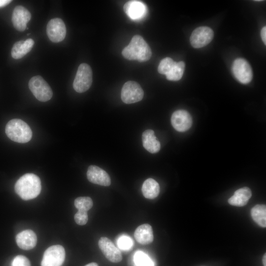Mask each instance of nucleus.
<instances>
[{
	"instance_id": "nucleus-1",
	"label": "nucleus",
	"mask_w": 266,
	"mask_h": 266,
	"mask_svg": "<svg viewBox=\"0 0 266 266\" xmlns=\"http://www.w3.org/2000/svg\"><path fill=\"white\" fill-rule=\"evenodd\" d=\"M15 191L24 200H29L37 197L41 190V181L33 173H26L16 181Z\"/></svg>"
},
{
	"instance_id": "nucleus-2",
	"label": "nucleus",
	"mask_w": 266,
	"mask_h": 266,
	"mask_svg": "<svg viewBox=\"0 0 266 266\" xmlns=\"http://www.w3.org/2000/svg\"><path fill=\"white\" fill-rule=\"evenodd\" d=\"M122 54L126 59L143 62L150 59L152 51L141 36L135 35L132 37L129 44L124 48Z\"/></svg>"
},
{
	"instance_id": "nucleus-3",
	"label": "nucleus",
	"mask_w": 266,
	"mask_h": 266,
	"mask_svg": "<svg viewBox=\"0 0 266 266\" xmlns=\"http://www.w3.org/2000/svg\"><path fill=\"white\" fill-rule=\"evenodd\" d=\"M5 133L11 140L21 143L29 142L32 137V131L29 126L19 119H12L7 123Z\"/></svg>"
},
{
	"instance_id": "nucleus-4",
	"label": "nucleus",
	"mask_w": 266,
	"mask_h": 266,
	"mask_svg": "<svg viewBox=\"0 0 266 266\" xmlns=\"http://www.w3.org/2000/svg\"><path fill=\"white\" fill-rule=\"evenodd\" d=\"M29 87L33 96L40 101H47L52 97L53 92L51 87L39 75L31 78L29 82Z\"/></svg>"
},
{
	"instance_id": "nucleus-5",
	"label": "nucleus",
	"mask_w": 266,
	"mask_h": 266,
	"mask_svg": "<svg viewBox=\"0 0 266 266\" xmlns=\"http://www.w3.org/2000/svg\"><path fill=\"white\" fill-rule=\"evenodd\" d=\"M92 81L93 73L90 66L85 63L80 64L73 82L74 90L79 93L86 92L90 88Z\"/></svg>"
},
{
	"instance_id": "nucleus-6",
	"label": "nucleus",
	"mask_w": 266,
	"mask_h": 266,
	"mask_svg": "<svg viewBox=\"0 0 266 266\" xmlns=\"http://www.w3.org/2000/svg\"><path fill=\"white\" fill-rule=\"evenodd\" d=\"M65 250L62 246H51L45 251L41 266H62L65 259Z\"/></svg>"
},
{
	"instance_id": "nucleus-7",
	"label": "nucleus",
	"mask_w": 266,
	"mask_h": 266,
	"mask_svg": "<svg viewBox=\"0 0 266 266\" xmlns=\"http://www.w3.org/2000/svg\"><path fill=\"white\" fill-rule=\"evenodd\" d=\"M143 96L144 92L142 88L135 81H127L122 88L121 97L125 103L131 104L140 101Z\"/></svg>"
},
{
	"instance_id": "nucleus-8",
	"label": "nucleus",
	"mask_w": 266,
	"mask_h": 266,
	"mask_svg": "<svg viewBox=\"0 0 266 266\" xmlns=\"http://www.w3.org/2000/svg\"><path fill=\"white\" fill-rule=\"evenodd\" d=\"M232 72L236 79L242 84H248L252 79V68L246 60L237 58L232 66Z\"/></svg>"
},
{
	"instance_id": "nucleus-9",
	"label": "nucleus",
	"mask_w": 266,
	"mask_h": 266,
	"mask_svg": "<svg viewBox=\"0 0 266 266\" xmlns=\"http://www.w3.org/2000/svg\"><path fill=\"white\" fill-rule=\"evenodd\" d=\"M214 33L212 30L208 27H200L192 33L190 41L192 46L196 48L204 47L212 40Z\"/></svg>"
},
{
	"instance_id": "nucleus-10",
	"label": "nucleus",
	"mask_w": 266,
	"mask_h": 266,
	"mask_svg": "<svg viewBox=\"0 0 266 266\" xmlns=\"http://www.w3.org/2000/svg\"><path fill=\"white\" fill-rule=\"evenodd\" d=\"M66 27L60 18L51 19L46 27V33L49 39L55 43L63 41L66 35Z\"/></svg>"
},
{
	"instance_id": "nucleus-11",
	"label": "nucleus",
	"mask_w": 266,
	"mask_h": 266,
	"mask_svg": "<svg viewBox=\"0 0 266 266\" xmlns=\"http://www.w3.org/2000/svg\"><path fill=\"white\" fill-rule=\"evenodd\" d=\"M100 249L104 256L112 263H119L122 259L120 250L116 247L108 238L101 237L98 242Z\"/></svg>"
},
{
	"instance_id": "nucleus-12",
	"label": "nucleus",
	"mask_w": 266,
	"mask_h": 266,
	"mask_svg": "<svg viewBox=\"0 0 266 266\" xmlns=\"http://www.w3.org/2000/svg\"><path fill=\"white\" fill-rule=\"evenodd\" d=\"M192 122L191 115L185 110H178L174 111L171 117L172 127L179 132L188 130L192 126Z\"/></svg>"
},
{
	"instance_id": "nucleus-13",
	"label": "nucleus",
	"mask_w": 266,
	"mask_h": 266,
	"mask_svg": "<svg viewBox=\"0 0 266 266\" xmlns=\"http://www.w3.org/2000/svg\"><path fill=\"white\" fill-rule=\"evenodd\" d=\"M31 18V13L24 6L18 5L14 8L12 15V22L17 30L24 31Z\"/></svg>"
},
{
	"instance_id": "nucleus-14",
	"label": "nucleus",
	"mask_w": 266,
	"mask_h": 266,
	"mask_svg": "<svg viewBox=\"0 0 266 266\" xmlns=\"http://www.w3.org/2000/svg\"><path fill=\"white\" fill-rule=\"evenodd\" d=\"M88 180L94 184L103 186H109L111 184L110 178L108 173L100 167L91 165L87 172Z\"/></svg>"
},
{
	"instance_id": "nucleus-15",
	"label": "nucleus",
	"mask_w": 266,
	"mask_h": 266,
	"mask_svg": "<svg viewBox=\"0 0 266 266\" xmlns=\"http://www.w3.org/2000/svg\"><path fill=\"white\" fill-rule=\"evenodd\" d=\"M17 245L23 250H28L35 247L37 242L35 233L31 230L23 231L16 236Z\"/></svg>"
},
{
	"instance_id": "nucleus-16",
	"label": "nucleus",
	"mask_w": 266,
	"mask_h": 266,
	"mask_svg": "<svg viewBox=\"0 0 266 266\" xmlns=\"http://www.w3.org/2000/svg\"><path fill=\"white\" fill-rule=\"evenodd\" d=\"M124 10L130 18L136 20L144 16L147 9L145 5L141 1L130 0L124 4Z\"/></svg>"
},
{
	"instance_id": "nucleus-17",
	"label": "nucleus",
	"mask_w": 266,
	"mask_h": 266,
	"mask_svg": "<svg viewBox=\"0 0 266 266\" xmlns=\"http://www.w3.org/2000/svg\"><path fill=\"white\" fill-rule=\"evenodd\" d=\"M142 141L144 148L151 153H156L160 150V142L152 130L148 129L143 133Z\"/></svg>"
},
{
	"instance_id": "nucleus-18",
	"label": "nucleus",
	"mask_w": 266,
	"mask_h": 266,
	"mask_svg": "<svg viewBox=\"0 0 266 266\" xmlns=\"http://www.w3.org/2000/svg\"><path fill=\"white\" fill-rule=\"evenodd\" d=\"M134 236L139 243L143 245L152 243L154 239L152 228L148 224H144L138 226L135 230Z\"/></svg>"
},
{
	"instance_id": "nucleus-19",
	"label": "nucleus",
	"mask_w": 266,
	"mask_h": 266,
	"mask_svg": "<svg viewBox=\"0 0 266 266\" xmlns=\"http://www.w3.org/2000/svg\"><path fill=\"white\" fill-rule=\"evenodd\" d=\"M252 196L251 190L246 187L240 188L235 191L234 194L228 200L230 204L235 206L246 205Z\"/></svg>"
},
{
	"instance_id": "nucleus-20",
	"label": "nucleus",
	"mask_w": 266,
	"mask_h": 266,
	"mask_svg": "<svg viewBox=\"0 0 266 266\" xmlns=\"http://www.w3.org/2000/svg\"><path fill=\"white\" fill-rule=\"evenodd\" d=\"M34 41L32 38H28L25 41H19L14 43L11 49V56L15 59L23 58L32 49Z\"/></svg>"
},
{
	"instance_id": "nucleus-21",
	"label": "nucleus",
	"mask_w": 266,
	"mask_h": 266,
	"mask_svg": "<svg viewBox=\"0 0 266 266\" xmlns=\"http://www.w3.org/2000/svg\"><path fill=\"white\" fill-rule=\"evenodd\" d=\"M141 191L145 198L154 199L159 194L160 186L156 180L148 178L143 182Z\"/></svg>"
},
{
	"instance_id": "nucleus-22",
	"label": "nucleus",
	"mask_w": 266,
	"mask_h": 266,
	"mask_svg": "<svg viewBox=\"0 0 266 266\" xmlns=\"http://www.w3.org/2000/svg\"><path fill=\"white\" fill-rule=\"evenodd\" d=\"M251 215L254 221L260 226L266 227V206L264 204H256L251 210Z\"/></svg>"
},
{
	"instance_id": "nucleus-23",
	"label": "nucleus",
	"mask_w": 266,
	"mask_h": 266,
	"mask_svg": "<svg viewBox=\"0 0 266 266\" xmlns=\"http://www.w3.org/2000/svg\"><path fill=\"white\" fill-rule=\"evenodd\" d=\"M185 69V63L183 61L175 62L170 71L166 74V79L170 81L180 80L183 74Z\"/></svg>"
},
{
	"instance_id": "nucleus-24",
	"label": "nucleus",
	"mask_w": 266,
	"mask_h": 266,
	"mask_svg": "<svg viewBox=\"0 0 266 266\" xmlns=\"http://www.w3.org/2000/svg\"><path fill=\"white\" fill-rule=\"evenodd\" d=\"M74 206L78 210L88 211L93 206V202L89 197H80L77 198L74 200Z\"/></svg>"
},
{
	"instance_id": "nucleus-25",
	"label": "nucleus",
	"mask_w": 266,
	"mask_h": 266,
	"mask_svg": "<svg viewBox=\"0 0 266 266\" xmlns=\"http://www.w3.org/2000/svg\"><path fill=\"white\" fill-rule=\"evenodd\" d=\"M134 262L137 266H154L150 257L142 251L136 252L134 255Z\"/></svg>"
},
{
	"instance_id": "nucleus-26",
	"label": "nucleus",
	"mask_w": 266,
	"mask_h": 266,
	"mask_svg": "<svg viewBox=\"0 0 266 266\" xmlns=\"http://www.w3.org/2000/svg\"><path fill=\"white\" fill-rule=\"evenodd\" d=\"M174 62L171 58L166 57L162 60L158 67V72L162 74H167L175 65Z\"/></svg>"
},
{
	"instance_id": "nucleus-27",
	"label": "nucleus",
	"mask_w": 266,
	"mask_h": 266,
	"mask_svg": "<svg viewBox=\"0 0 266 266\" xmlns=\"http://www.w3.org/2000/svg\"><path fill=\"white\" fill-rule=\"evenodd\" d=\"M74 219L77 224L81 226L85 225L88 220L87 212L78 210L74 215Z\"/></svg>"
},
{
	"instance_id": "nucleus-28",
	"label": "nucleus",
	"mask_w": 266,
	"mask_h": 266,
	"mask_svg": "<svg viewBox=\"0 0 266 266\" xmlns=\"http://www.w3.org/2000/svg\"><path fill=\"white\" fill-rule=\"evenodd\" d=\"M11 266H31V263L27 257L23 255H18L13 259Z\"/></svg>"
},
{
	"instance_id": "nucleus-29",
	"label": "nucleus",
	"mask_w": 266,
	"mask_h": 266,
	"mask_svg": "<svg viewBox=\"0 0 266 266\" xmlns=\"http://www.w3.org/2000/svg\"><path fill=\"white\" fill-rule=\"evenodd\" d=\"M117 243L118 247L123 250L129 249L133 246V241L126 236L120 237L118 240Z\"/></svg>"
},
{
	"instance_id": "nucleus-30",
	"label": "nucleus",
	"mask_w": 266,
	"mask_h": 266,
	"mask_svg": "<svg viewBox=\"0 0 266 266\" xmlns=\"http://www.w3.org/2000/svg\"><path fill=\"white\" fill-rule=\"evenodd\" d=\"M262 39L264 43L266 44V27H264L261 32Z\"/></svg>"
},
{
	"instance_id": "nucleus-31",
	"label": "nucleus",
	"mask_w": 266,
	"mask_h": 266,
	"mask_svg": "<svg viewBox=\"0 0 266 266\" xmlns=\"http://www.w3.org/2000/svg\"><path fill=\"white\" fill-rule=\"evenodd\" d=\"M12 0H0V7H3L10 3Z\"/></svg>"
},
{
	"instance_id": "nucleus-32",
	"label": "nucleus",
	"mask_w": 266,
	"mask_h": 266,
	"mask_svg": "<svg viewBox=\"0 0 266 266\" xmlns=\"http://www.w3.org/2000/svg\"><path fill=\"white\" fill-rule=\"evenodd\" d=\"M266 254L265 253L263 257V264L264 266H266Z\"/></svg>"
},
{
	"instance_id": "nucleus-33",
	"label": "nucleus",
	"mask_w": 266,
	"mask_h": 266,
	"mask_svg": "<svg viewBox=\"0 0 266 266\" xmlns=\"http://www.w3.org/2000/svg\"><path fill=\"white\" fill-rule=\"evenodd\" d=\"M85 266H99L98 264H97L96 263H91L86 265Z\"/></svg>"
}]
</instances>
